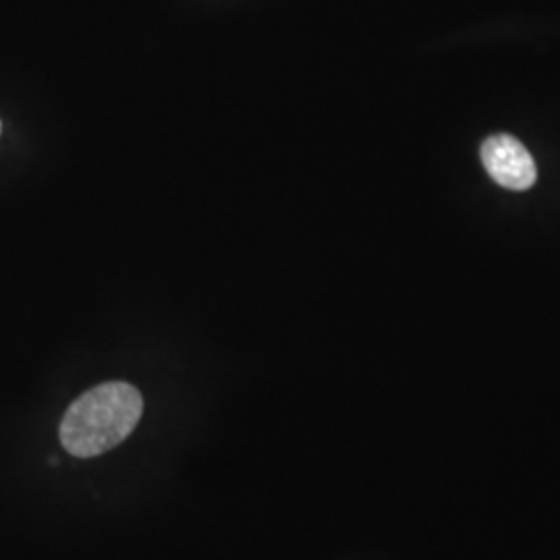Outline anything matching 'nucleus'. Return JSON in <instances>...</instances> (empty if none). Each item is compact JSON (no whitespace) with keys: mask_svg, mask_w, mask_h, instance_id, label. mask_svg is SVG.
Returning <instances> with one entry per match:
<instances>
[{"mask_svg":"<svg viewBox=\"0 0 560 560\" xmlns=\"http://www.w3.org/2000/svg\"><path fill=\"white\" fill-rule=\"evenodd\" d=\"M143 411L140 390L125 382H106L75 400L60 423L62 446L80 457H96L125 441Z\"/></svg>","mask_w":560,"mask_h":560,"instance_id":"nucleus-1","label":"nucleus"},{"mask_svg":"<svg viewBox=\"0 0 560 560\" xmlns=\"http://www.w3.org/2000/svg\"><path fill=\"white\" fill-rule=\"evenodd\" d=\"M481 162L488 175L511 191H525L538 179L532 154L511 136H492L481 145Z\"/></svg>","mask_w":560,"mask_h":560,"instance_id":"nucleus-2","label":"nucleus"}]
</instances>
